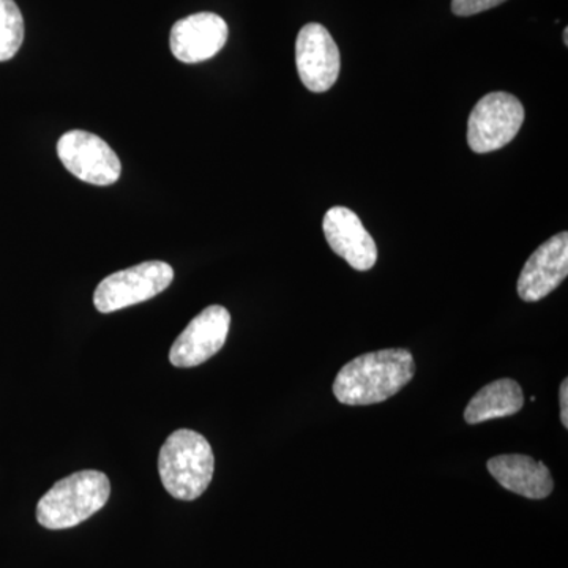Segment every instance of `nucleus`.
<instances>
[{
    "label": "nucleus",
    "mask_w": 568,
    "mask_h": 568,
    "mask_svg": "<svg viewBox=\"0 0 568 568\" xmlns=\"http://www.w3.org/2000/svg\"><path fill=\"white\" fill-rule=\"evenodd\" d=\"M416 375L413 354L384 349L355 357L335 377L334 395L347 406H369L398 394Z\"/></svg>",
    "instance_id": "obj_1"
},
{
    "label": "nucleus",
    "mask_w": 568,
    "mask_h": 568,
    "mask_svg": "<svg viewBox=\"0 0 568 568\" xmlns=\"http://www.w3.org/2000/svg\"><path fill=\"white\" fill-rule=\"evenodd\" d=\"M215 457L209 440L193 429H178L168 437L159 457L164 489L175 499L194 500L211 485Z\"/></svg>",
    "instance_id": "obj_2"
},
{
    "label": "nucleus",
    "mask_w": 568,
    "mask_h": 568,
    "mask_svg": "<svg viewBox=\"0 0 568 568\" xmlns=\"http://www.w3.org/2000/svg\"><path fill=\"white\" fill-rule=\"evenodd\" d=\"M110 478L100 470H80L62 478L37 506V521L50 530L74 528L106 506Z\"/></svg>",
    "instance_id": "obj_3"
},
{
    "label": "nucleus",
    "mask_w": 568,
    "mask_h": 568,
    "mask_svg": "<svg viewBox=\"0 0 568 568\" xmlns=\"http://www.w3.org/2000/svg\"><path fill=\"white\" fill-rule=\"evenodd\" d=\"M174 271L163 261H148L115 272L97 286L93 304L100 313H114L151 301L173 283Z\"/></svg>",
    "instance_id": "obj_4"
},
{
    "label": "nucleus",
    "mask_w": 568,
    "mask_h": 568,
    "mask_svg": "<svg viewBox=\"0 0 568 568\" xmlns=\"http://www.w3.org/2000/svg\"><path fill=\"white\" fill-rule=\"evenodd\" d=\"M525 122V108L517 97L507 92L485 95L474 106L467 123V142L476 153L506 148L514 141Z\"/></svg>",
    "instance_id": "obj_5"
},
{
    "label": "nucleus",
    "mask_w": 568,
    "mask_h": 568,
    "mask_svg": "<svg viewBox=\"0 0 568 568\" xmlns=\"http://www.w3.org/2000/svg\"><path fill=\"white\" fill-rule=\"evenodd\" d=\"M58 155L67 171L82 182L108 186L121 178L122 166L118 153L97 134L82 130L62 134L58 142Z\"/></svg>",
    "instance_id": "obj_6"
},
{
    "label": "nucleus",
    "mask_w": 568,
    "mask_h": 568,
    "mask_svg": "<svg viewBox=\"0 0 568 568\" xmlns=\"http://www.w3.org/2000/svg\"><path fill=\"white\" fill-rule=\"evenodd\" d=\"M295 65L310 92L323 93L338 80L339 51L331 32L317 22H310L295 40Z\"/></svg>",
    "instance_id": "obj_7"
},
{
    "label": "nucleus",
    "mask_w": 568,
    "mask_h": 568,
    "mask_svg": "<svg viewBox=\"0 0 568 568\" xmlns=\"http://www.w3.org/2000/svg\"><path fill=\"white\" fill-rule=\"evenodd\" d=\"M231 315L222 305L207 306L186 325L170 351L171 364L193 368L222 351L230 335Z\"/></svg>",
    "instance_id": "obj_8"
},
{
    "label": "nucleus",
    "mask_w": 568,
    "mask_h": 568,
    "mask_svg": "<svg viewBox=\"0 0 568 568\" xmlns=\"http://www.w3.org/2000/svg\"><path fill=\"white\" fill-rule=\"evenodd\" d=\"M230 37L226 21L211 11L190 14L171 29L174 58L183 63H200L215 58Z\"/></svg>",
    "instance_id": "obj_9"
},
{
    "label": "nucleus",
    "mask_w": 568,
    "mask_h": 568,
    "mask_svg": "<svg viewBox=\"0 0 568 568\" xmlns=\"http://www.w3.org/2000/svg\"><path fill=\"white\" fill-rule=\"evenodd\" d=\"M568 274L566 231L538 246L518 278V294L525 302H538L562 284Z\"/></svg>",
    "instance_id": "obj_10"
},
{
    "label": "nucleus",
    "mask_w": 568,
    "mask_h": 568,
    "mask_svg": "<svg viewBox=\"0 0 568 568\" xmlns=\"http://www.w3.org/2000/svg\"><path fill=\"white\" fill-rule=\"evenodd\" d=\"M323 230L334 253L355 271L366 272L375 267L376 242L365 230L357 213L346 207H332L325 213Z\"/></svg>",
    "instance_id": "obj_11"
},
{
    "label": "nucleus",
    "mask_w": 568,
    "mask_h": 568,
    "mask_svg": "<svg viewBox=\"0 0 568 568\" xmlns=\"http://www.w3.org/2000/svg\"><path fill=\"white\" fill-rule=\"evenodd\" d=\"M488 470L508 491L528 499H545L555 488L548 467L528 455H499L489 459Z\"/></svg>",
    "instance_id": "obj_12"
},
{
    "label": "nucleus",
    "mask_w": 568,
    "mask_h": 568,
    "mask_svg": "<svg viewBox=\"0 0 568 568\" xmlns=\"http://www.w3.org/2000/svg\"><path fill=\"white\" fill-rule=\"evenodd\" d=\"M523 406H525V395L517 381L497 379L481 388L470 399L465 410V420L469 425H477L493 418L514 416L523 409Z\"/></svg>",
    "instance_id": "obj_13"
},
{
    "label": "nucleus",
    "mask_w": 568,
    "mask_h": 568,
    "mask_svg": "<svg viewBox=\"0 0 568 568\" xmlns=\"http://www.w3.org/2000/svg\"><path fill=\"white\" fill-rule=\"evenodd\" d=\"M24 41V18L14 0H0V62L10 61Z\"/></svg>",
    "instance_id": "obj_14"
},
{
    "label": "nucleus",
    "mask_w": 568,
    "mask_h": 568,
    "mask_svg": "<svg viewBox=\"0 0 568 568\" xmlns=\"http://www.w3.org/2000/svg\"><path fill=\"white\" fill-rule=\"evenodd\" d=\"M507 0H452V11L457 17H473V14L481 13L495 9Z\"/></svg>",
    "instance_id": "obj_15"
},
{
    "label": "nucleus",
    "mask_w": 568,
    "mask_h": 568,
    "mask_svg": "<svg viewBox=\"0 0 568 568\" xmlns=\"http://www.w3.org/2000/svg\"><path fill=\"white\" fill-rule=\"evenodd\" d=\"M560 399V422L562 425L568 428V381L564 379L562 384H560L559 392Z\"/></svg>",
    "instance_id": "obj_16"
},
{
    "label": "nucleus",
    "mask_w": 568,
    "mask_h": 568,
    "mask_svg": "<svg viewBox=\"0 0 568 568\" xmlns=\"http://www.w3.org/2000/svg\"><path fill=\"white\" fill-rule=\"evenodd\" d=\"M564 43L568 44V29L564 31Z\"/></svg>",
    "instance_id": "obj_17"
}]
</instances>
